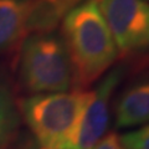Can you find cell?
Returning a JSON list of instances; mask_svg holds the SVG:
<instances>
[{"label": "cell", "mask_w": 149, "mask_h": 149, "mask_svg": "<svg viewBox=\"0 0 149 149\" xmlns=\"http://www.w3.org/2000/svg\"><path fill=\"white\" fill-rule=\"evenodd\" d=\"M144 1H148V0H144Z\"/></svg>", "instance_id": "cell-13"}, {"label": "cell", "mask_w": 149, "mask_h": 149, "mask_svg": "<svg viewBox=\"0 0 149 149\" xmlns=\"http://www.w3.org/2000/svg\"><path fill=\"white\" fill-rule=\"evenodd\" d=\"M13 87L6 76L0 71V148L5 149L15 138L20 125V112L17 108Z\"/></svg>", "instance_id": "cell-9"}, {"label": "cell", "mask_w": 149, "mask_h": 149, "mask_svg": "<svg viewBox=\"0 0 149 149\" xmlns=\"http://www.w3.org/2000/svg\"><path fill=\"white\" fill-rule=\"evenodd\" d=\"M0 149H1V148H0Z\"/></svg>", "instance_id": "cell-14"}, {"label": "cell", "mask_w": 149, "mask_h": 149, "mask_svg": "<svg viewBox=\"0 0 149 149\" xmlns=\"http://www.w3.org/2000/svg\"><path fill=\"white\" fill-rule=\"evenodd\" d=\"M98 5L119 57L132 63L149 62V3L144 0H100Z\"/></svg>", "instance_id": "cell-4"}, {"label": "cell", "mask_w": 149, "mask_h": 149, "mask_svg": "<svg viewBox=\"0 0 149 149\" xmlns=\"http://www.w3.org/2000/svg\"><path fill=\"white\" fill-rule=\"evenodd\" d=\"M80 0H27L25 14L26 37L51 34Z\"/></svg>", "instance_id": "cell-7"}, {"label": "cell", "mask_w": 149, "mask_h": 149, "mask_svg": "<svg viewBox=\"0 0 149 149\" xmlns=\"http://www.w3.org/2000/svg\"><path fill=\"white\" fill-rule=\"evenodd\" d=\"M91 91L40 93L19 98L17 108L40 149H66Z\"/></svg>", "instance_id": "cell-2"}, {"label": "cell", "mask_w": 149, "mask_h": 149, "mask_svg": "<svg viewBox=\"0 0 149 149\" xmlns=\"http://www.w3.org/2000/svg\"><path fill=\"white\" fill-rule=\"evenodd\" d=\"M27 0H0V54H13L26 39Z\"/></svg>", "instance_id": "cell-8"}, {"label": "cell", "mask_w": 149, "mask_h": 149, "mask_svg": "<svg viewBox=\"0 0 149 149\" xmlns=\"http://www.w3.org/2000/svg\"><path fill=\"white\" fill-rule=\"evenodd\" d=\"M19 81L30 95L67 92L72 87L71 62L61 35H30L22 41Z\"/></svg>", "instance_id": "cell-3"}, {"label": "cell", "mask_w": 149, "mask_h": 149, "mask_svg": "<svg viewBox=\"0 0 149 149\" xmlns=\"http://www.w3.org/2000/svg\"><path fill=\"white\" fill-rule=\"evenodd\" d=\"M61 36L71 62L73 90L86 91L118 58L117 46L97 0H87L70 10L61 22Z\"/></svg>", "instance_id": "cell-1"}, {"label": "cell", "mask_w": 149, "mask_h": 149, "mask_svg": "<svg viewBox=\"0 0 149 149\" xmlns=\"http://www.w3.org/2000/svg\"><path fill=\"white\" fill-rule=\"evenodd\" d=\"M124 149H149V123L119 137Z\"/></svg>", "instance_id": "cell-10"}, {"label": "cell", "mask_w": 149, "mask_h": 149, "mask_svg": "<svg viewBox=\"0 0 149 149\" xmlns=\"http://www.w3.org/2000/svg\"><path fill=\"white\" fill-rule=\"evenodd\" d=\"M93 149H124V147L120 143L118 134H116L114 132H111L102 138Z\"/></svg>", "instance_id": "cell-11"}, {"label": "cell", "mask_w": 149, "mask_h": 149, "mask_svg": "<svg viewBox=\"0 0 149 149\" xmlns=\"http://www.w3.org/2000/svg\"><path fill=\"white\" fill-rule=\"evenodd\" d=\"M80 1H81V0H80ZM97 1H100V0H97Z\"/></svg>", "instance_id": "cell-12"}, {"label": "cell", "mask_w": 149, "mask_h": 149, "mask_svg": "<svg viewBox=\"0 0 149 149\" xmlns=\"http://www.w3.org/2000/svg\"><path fill=\"white\" fill-rule=\"evenodd\" d=\"M125 74V65L112 67L97 87L91 91L81 119L66 149H93L104 137L111 118V103L114 90Z\"/></svg>", "instance_id": "cell-5"}, {"label": "cell", "mask_w": 149, "mask_h": 149, "mask_svg": "<svg viewBox=\"0 0 149 149\" xmlns=\"http://www.w3.org/2000/svg\"><path fill=\"white\" fill-rule=\"evenodd\" d=\"M149 122V74L136 78L116 103V125L138 127Z\"/></svg>", "instance_id": "cell-6"}]
</instances>
